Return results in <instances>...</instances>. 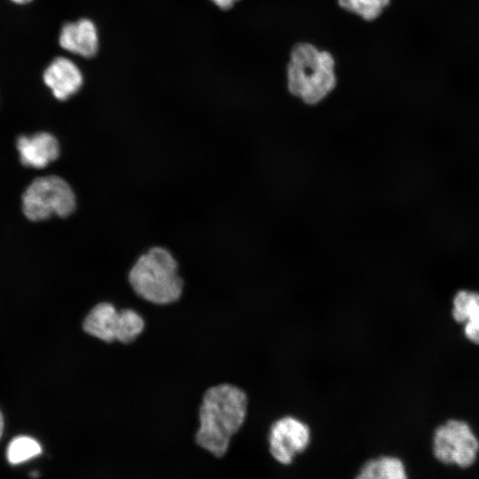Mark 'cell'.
<instances>
[{
	"label": "cell",
	"instance_id": "obj_1",
	"mask_svg": "<svg viewBox=\"0 0 479 479\" xmlns=\"http://www.w3.org/2000/svg\"><path fill=\"white\" fill-rule=\"evenodd\" d=\"M247 405V396L238 386L221 383L210 387L200 406L196 443L214 456L223 457L246 420Z\"/></svg>",
	"mask_w": 479,
	"mask_h": 479
},
{
	"label": "cell",
	"instance_id": "obj_2",
	"mask_svg": "<svg viewBox=\"0 0 479 479\" xmlns=\"http://www.w3.org/2000/svg\"><path fill=\"white\" fill-rule=\"evenodd\" d=\"M334 66L329 51L310 43H295L287 67L289 92L309 105L320 102L336 85Z\"/></svg>",
	"mask_w": 479,
	"mask_h": 479
},
{
	"label": "cell",
	"instance_id": "obj_3",
	"mask_svg": "<svg viewBox=\"0 0 479 479\" xmlns=\"http://www.w3.org/2000/svg\"><path fill=\"white\" fill-rule=\"evenodd\" d=\"M129 281L138 296L155 304L177 301L184 287L177 262L169 250L160 247L150 248L137 260Z\"/></svg>",
	"mask_w": 479,
	"mask_h": 479
},
{
	"label": "cell",
	"instance_id": "obj_4",
	"mask_svg": "<svg viewBox=\"0 0 479 479\" xmlns=\"http://www.w3.org/2000/svg\"><path fill=\"white\" fill-rule=\"evenodd\" d=\"M75 206L72 187L58 176L35 178L22 195V211L31 221L46 220L53 215L68 216Z\"/></svg>",
	"mask_w": 479,
	"mask_h": 479
},
{
	"label": "cell",
	"instance_id": "obj_5",
	"mask_svg": "<svg viewBox=\"0 0 479 479\" xmlns=\"http://www.w3.org/2000/svg\"><path fill=\"white\" fill-rule=\"evenodd\" d=\"M145 323L131 309L117 310L109 302L95 305L85 317L82 328L88 334L106 342L130 343L142 333Z\"/></svg>",
	"mask_w": 479,
	"mask_h": 479
},
{
	"label": "cell",
	"instance_id": "obj_6",
	"mask_svg": "<svg viewBox=\"0 0 479 479\" xmlns=\"http://www.w3.org/2000/svg\"><path fill=\"white\" fill-rule=\"evenodd\" d=\"M478 451V439L463 420H449L434 433L433 453L444 464L468 467L475 463Z\"/></svg>",
	"mask_w": 479,
	"mask_h": 479
},
{
	"label": "cell",
	"instance_id": "obj_7",
	"mask_svg": "<svg viewBox=\"0 0 479 479\" xmlns=\"http://www.w3.org/2000/svg\"><path fill=\"white\" fill-rule=\"evenodd\" d=\"M267 439L272 459L280 465L289 466L310 446L311 430L301 419L285 415L270 426Z\"/></svg>",
	"mask_w": 479,
	"mask_h": 479
},
{
	"label": "cell",
	"instance_id": "obj_8",
	"mask_svg": "<svg viewBox=\"0 0 479 479\" xmlns=\"http://www.w3.org/2000/svg\"><path fill=\"white\" fill-rule=\"evenodd\" d=\"M59 44L65 51L85 58H93L99 46L98 32L89 19L66 22L59 34Z\"/></svg>",
	"mask_w": 479,
	"mask_h": 479
},
{
	"label": "cell",
	"instance_id": "obj_9",
	"mask_svg": "<svg viewBox=\"0 0 479 479\" xmlns=\"http://www.w3.org/2000/svg\"><path fill=\"white\" fill-rule=\"evenodd\" d=\"M43 81L57 99L66 100L80 90L83 76L73 60L60 56L48 64Z\"/></svg>",
	"mask_w": 479,
	"mask_h": 479
},
{
	"label": "cell",
	"instance_id": "obj_10",
	"mask_svg": "<svg viewBox=\"0 0 479 479\" xmlns=\"http://www.w3.org/2000/svg\"><path fill=\"white\" fill-rule=\"evenodd\" d=\"M20 162L26 167L42 169L54 161L59 155L57 138L47 132L30 137L20 136L17 140Z\"/></svg>",
	"mask_w": 479,
	"mask_h": 479
},
{
	"label": "cell",
	"instance_id": "obj_11",
	"mask_svg": "<svg viewBox=\"0 0 479 479\" xmlns=\"http://www.w3.org/2000/svg\"><path fill=\"white\" fill-rule=\"evenodd\" d=\"M453 319L463 325L466 338L479 345V293L459 290L452 300Z\"/></svg>",
	"mask_w": 479,
	"mask_h": 479
},
{
	"label": "cell",
	"instance_id": "obj_12",
	"mask_svg": "<svg viewBox=\"0 0 479 479\" xmlns=\"http://www.w3.org/2000/svg\"><path fill=\"white\" fill-rule=\"evenodd\" d=\"M354 479H408V475L399 458L381 455L365 461Z\"/></svg>",
	"mask_w": 479,
	"mask_h": 479
},
{
	"label": "cell",
	"instance_id": "obj_13",
	"mask_svg": "<svg viewBox=\"0 0 479 479\" xmlns=\"http://www.w3.org/2000/svg\"><path fill=\"white\" fill-rule=\"evenodd\" d=\"M389 2L390 0H338V4L345 11L371 21L382 13Z\"/></svg>",
	"mask_w": 479,
	"mask_h": 479
},
{
	"label": "cell",
	"instance_id": "obj_14",
	"mask_svg": "<svg viewBox=\"0 0 479 479\" xmlns=\"http://www.w3.org/2000/svg\"><path fill=\"white\" fill-rule=\"evenodd\" d=\"M42 452L40 444L32 437L20 436L14 438L7 448V459L11 464H20Z\"/></svg>",
	"mask_w": 479,
	"mask_h": 479
},
{
	"label": "cell",
	"instance_id": "obj_15",
	"mask_svg": "<svg viewBox=\"0 0 479 479\" xmlns=\"http://www.w3.org/2000/svg\"><path fill=\"white\" fill-rule=\"evenodd\" d=\"M216 7L221 10H229L231 9L235 3L239 0H210Z\"/></svg>",
	"mask_w": 479,
	"mask_h": 479
},
{
	"label": "cell",
	"instance_id": "obj_16",
	"mask_svg": "<svg viewBox=\"0 0 479 479\" xmlns=\"http://www.w3.org/2000/svg\"><path fill=\"white\" fill-rule=\"evenodd\" d=\"M10 1L17 5H26L32 3L34 0H10Z\"/></svg>",
	"mask_w": 479,
	"mask_h": 479
},
{
	"label": "cell",
	"instance_id": "obj_17",
	"mask_svg": "<svg viewBox=\"0 0 479 479\" xmlns=\"http://www.w3.org/2000/svg\"><path fill=\"white\" fill-rule=\"evenodd\" d=\"M3 429H4V418H3V414L0 411V438L2 436V434H3Z\"/></svg>",
	"mask_w": 479,
	"mask_h": 479
},
{
	"label": "cell",
	"instance_id": "obj_18",
	"mask_svg": "<svg viewBox=\"0 0 479 479\" xmlns=\"http://www.w3.org/2000/svg\"><path fill=\"white\" fill-rule=\"evenodd\" d=\"M30 476L33 477V478L37 477V476H39V473L36 472V471L32 472V473H30Z\"/></svg>",
	"mask_w": 479,
	"mask_h": 479
}]
</instances>
